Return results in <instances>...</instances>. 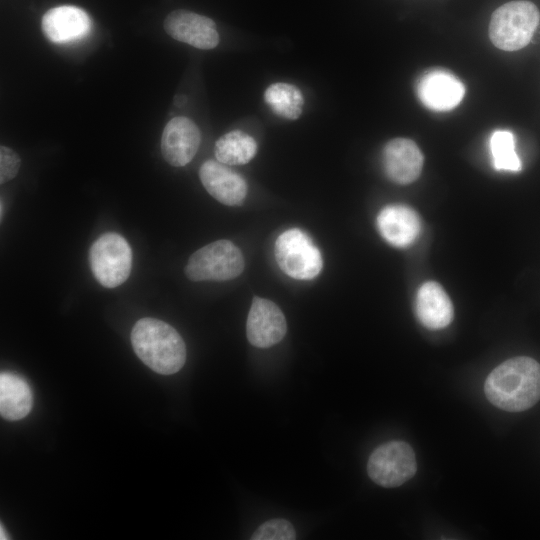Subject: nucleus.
I'll use <instances>...</instances> for the list:
<instances>
[{"label":"nucleus","instance_id":"1","mask_svg":"<svg viewBox=\"0 0 540 540\" xmlns=\"http://www.w3.org/2000/svg\"><path fill=\"white\" fill-rule=\"evenodd\" d=\"M484 390L498 408L520 412L540 399V364L526 356L506 360L487 377Z\"/></svg>","mask_w":540,"mask_h":540},{"label":"nucleus","instance_id":"2","mask_svg":"<svg viewBox=\"0 0 540 540\" xmlns=\"http://www.w3.org/2000/svg\"><path fill=\"white\" fill-rule=\"evenodd\" d=\"M136 355L153 371L162 375L178 372L186 361V346L168 323L155 318L138 320L131 331Z\"/></svg>","mask_w":540,"mask_h":540},{"label":"nucleus","instance_id":"3","mask_svg":"<svg viewBox=\"0 0 540 540\" xmlns=\"http://www.w3.org/2000/svg\"><path fill=\"white\" fill-rule=\"evenodd\" d=\"M540 21V12L530 1L518 0L497 8L489 23L493 45L504 51L522 49L531 41Z\"/></svg>","mask_w":540,"mask_h":540},{"label":"nucleus","instance_id":"4","mask_svg":"<svg viewBox=\"0 0 540 540\" xmlns=\"http://www.w3.org/2000/svg\"><path fill=\"white\" fill-rule=\"evenodd\" d=\"M245 262L241 250L231 241L222 239L194 252L185 267L191 281H227L238 277Z\"/></svg>","mask_w":540,"mask_h":540},{"label":"nucleus","instance_id":"5","mask_svg":"<svg viewBox=\"0 0 540 540\" xmlns=\"http://www.w3.org/2000/svg\"><path fill=\"white\" fill-rule=\"evenodd\" d=\"M89 261L96 280L106 288H114L124 283L130 275L132 251L123 236L107 232L92 244Z\"/></svg>","mask_w":540,"mask_h":540},{"label":"nucleus","instance_id":"6","mask_svg":"<svg viewBox=\"0 0 540 540\" xmlns=\"http://www.w3.org/2000/svg\"><path fill=\"white\" fill-rule=\"evenodd\" d=\"M274 252L279 268L291 278L310 280L322 270L320 251L300 229L281 233L276 239Z\"/></svg>","mask_w":540,"mask_h":540},{"label":"nucleus","instance_id":"7","mask_svg":"<svg viewBox=\"0 0 540 540\" xmlns=\"http://www.w3.org/2000/svg\"><path fill=\"white\" fill-rule=\"evenodd\" d=\"M416 458L411 446L390 441L377 447L369 457L367 472L378 485L392 488L405 483L416 473Z\"/></svg>","mask_w":540,"mask_h":540},{"label":"nucleus","instance_id":"8","mask_svg":"<svg viewBox=\"0 0 540 540\" xmlns=\"http://www.w3.org/2000/svg\"><path fill=\"white\" fill-rule=\"evenodd\" d=\"M287 324L281 309L271 300L254 297L246 322L248 341L255 347L268 348L285 336Z\"/></svg>","mask_w":540,"mask_h":540},{"label":"nucleus","instance_id":"9","mask_svg":"<svg viewBox=\"0 0 540 540\" xmlns=\"http://www.w3.org/2000/svg\"><path fill=\"white\" fill-rule=\"evenodd\" d=\"M164 29L173 39L198 49H213L219 43L215 22L191 11L170 12L164 20Z\"/></svg>","mask_w":540,"mask_h":540},{"label":"nucleus","instance_id":"10","mask_svg":"<svg viewBox=\"0 0 540 540\" xmlns=\"http://www.w3.org/2000/svg\"><path fill=\"white\" fill-rule=\"evenodd\" d=\"M201 141L200 130L189 118L177 116L165 126L161 138V152L172 166L188 164L196 155Z\"/></svg>","mask_w":540,"mask_h":540},{"label":"nucleus","instance_id":"11","mask_svg":"<svg viewBox=\"0 0 540 540\" xmlns=\"http://www.w3.org/2000/svg\"><path fill=\"white\" fill-rule=\"evenodd\" d=\"M464 94L462 82L441 69L424 74L417 85V95L423 105L437 112L449 111L458 106Z\"/></svg>","mask_w":540,"mask_h":540},{"label":"nucleus","instance_id":"12","mask_svg":"<svg viewBox=\"0 0 540 540\" xmlns=\"http://www.w3.org/2000/svg\"><path fill=\"white\" fill-rule=\"evenodd\" d=\"M382 161L387 177L397 184L406 185L419 177L424 157L411 139L395 138L384 146Z\"/></svg>","mask_w":540,"mask_h":540},{"label":"nucleus","instance_id":"13","mask_svg":"<svg viewBox=\"0 0 540 540\" xmlns=\"http://www.w3.org/2000/svg\"><path fill=\"white\" fill-rule=\"evenodd\" d=\"M199 178L206 191L224 205L237 206L246 198L245 179L219 161H205L199 169Z\"/></svg>","mask_w":540,"mask_h":540},{"label":"nucleus","instance_id":"14","mask_svg":"<svg viewBox=\"0 0 540 540\" xmlns=\"http://www.w3.org/2000/svg\"><path fill=\"white\" fill-rule=\"evenodd\" d=\"M381 236L395 247L410 246L419 236L421 221L416 211L405 205H388L377 216Z\"/></svg>","mask_w":540,"mask_h":540},{"label":"nucleus","instance_id":"15","mask_svg":"<svg viewBox=\"0 0 540 540\" xmlns=\"http://www.w3.org/2000/svg\"><path fill=\"white\" fill-rule=\"evenodd\" d=\"M91 28L88 14L75 6H58L42 18V30L55 43H65L84 37Z\"/></svg>","mask_w":540,"mask_h":540},{"label":"nucleus","instance_id":"16","mask_svg":"<svg viewBox=\"0 0 540 540\" xmlns=\"http://www.w3.org/2000/svg\"><path fill=\"white\" fill-rule=\"evenodd\" d=\"M415 312L419 321L432 330L448 326L454 316L449 296L442 286L434 281H428L419 288L415 300Z\"/></svg>","mask_w":540,"mask_h":540},{"label":"nucleus","instance_id":"17","mask_svg":"<svg viewBox=\"0 0 540 540\" xmlns=\"http://www.w3.org/2000/svg\"><path fill=\"white\" fill-rule=\"evenodd\" d=\"M33 406V393L28 382L12 372L0 375V413L9 421H16L29 414Z\"/></svg>","mask_w":540,"mask_h":540},{"label":"nucleus","instance_id":"18","mask_svg":"<svg viewBox=\"0 0 540 540\" xmlns=\"http://www.w3.org/2000/svg\"><path fill=\"white\" fill-rule=\"evenodd\" d=\"M257 152V143L249 134L233 130L222 135L215 143L217 161L226 165H243L251 161Z\"/></svg>","mask_w":540,"mask_h":540},{"label":"nucleus","instance_id":"19","mask_svg":"<svg viewBox=\"0 0 540 540\" xmlns=\"http://www.w3.org/2000/svg\"><path fill=\"white\" fill-rule=\"evenodd\" d=\"M264 100L277 116L296 120L302 114L304 98L301 90L289 83H273L264 92Z\"/></svg>","mask_w":540,"mask_h":540},{"label":"nucleus","instance_id":"20","mask_svg":"<svg viewBox=\"0 0 540 540\" xmlns=\"http://www.w3.org/2000/svg\"><path fill=\"white\" fill-rule=\"evenodd\" d=\"M493 166L499 171L521 170V161L515 151V139L511 131L495 130L489 141Z\"/></svg>","mask_w":540,"mask_h":540},{"label":"nucleus","instance_id":"21","mask_svg":"<svg viewBox=\"0 0 540 540\" xmlns=\"http://www.w3.org/2000/svg\"><path fill=\"white\" fill-rule=\"evenodd\" d=\"M296 532L293 525L285 519H272L264 522L251 536L252 540H293Z\"/></svg>","mask_w":540,"mask_h":540},{"label":"nucleus","instance_id":"22","mask_svg":"<svg viewBox=\"0 0 540 540\" xmlns=\"http://www.w3.org/2000/svg\"><path fill=\"white\" fill-rule=\"evenodd\" d=\"M20 168V158L12 149L0 147V183L13 179Z\"/></svg>","mask_w":540,"mask_h":540},{"label":"nucleus","instance_id":"23","mask_svg":"<svg viewBox=\"0 0 540 540\" xmlns=\"http://www.w3.org/2000/svg\"><path fill=\"white\" fill-rule=\"evenodd\" d=\"M186 100V97L183 95L177 96L175 98V104H177L178 106H182L183 104H185Z\"/></svg>","mask_w":540,"mask_h":540},{"label":"nucleus","instance_id":"24","mask_svg":"<svg viewBox=\"0 0 540 540\" xmlns=\"http://www.w3.org/2000/svg\"><path fill=\"white\" fill-rule=\"evenodd\" d=\"M0 531H1V534H0L1 537H0V539H2V540H3V539H4V540L7 539L6 533H5L4 528H3L2 525H1Z\"/></svg>","mask_w":540,"mask_h":540}]
</instances>
